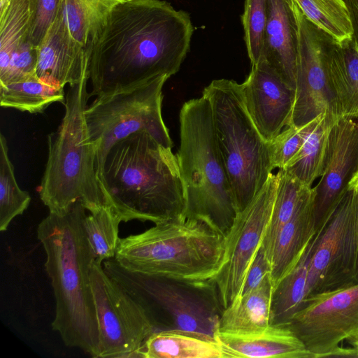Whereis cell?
<instances>
[{"instance_id": "obj_1", "label": "cell", "mask_w": 358, "mask_h": 358, "mask_svg": "<svg viewBox=\"0 0 358 358\" xmlns=\"http://www.w3.org/2000/svg\"><path fill=\"white\" fill-rule=\"evenodd\" d=\"M194 32L189 14L164 0H132L115 8L90 50L89 96L176 74Z\"/></svg>"}, {"instance_id": "obj_2", "label": "cell", "mask_w": 358, "mask_h": 358, "mask_svg": "<svg viewBox=\"0 0 358 358\" xmlns=\"http://www.w3.org/2000/svg\"><path fill=\"white\" fill-rule=\"evenodd\" d=\"M86 210L78 201L64 215L49 212L38 225L37 238L55 299L52 329L67 347L98 358L99 333L90 282L94 257L83 227Z\"/></svg>"}, {"instance_id": "obj_3", "label": "cell", "mask_w": 358, "mask_h": 358, "mask_svg": "<svg viewBox=\"0 0 358 358\" xmlns=\"http://www.w3.org/2000/svg\"><path fill=\"white\" fill-rule=\"evenodd\" d=\"M97 178L122 222L156 224L184 214V186L177 157L146 131L115 143Z\"/></svg>"}, {"instance_id": "obj_4", "label": "cell", "mask_w": 358, "mask_h": 358, "mask_svg": "<svg viewBox=\"0 0 358 358\" xmlns=\"http://www.w3.org/2000/svg\"><path fill=\"white\" fill-rule=\"evenodd\" d=\"M89 75L70 85L65 112L56 131L48 136V155L39 196L50 213L64 215L80 201L94 213L110 207L96 173V149L89 139L85 110Z\"/></svg>"}, {"instance_id": "obj_5", "label": "cell", "mask_w": 358, "mask_h": 358, "mask_svg": "<svg viewBox=\"0 0 358 358\" xmlns=\"http://www.w3.org/2000/svg\"><path fill=\"white\" fill-rule=\"evenodd\" d=\"M179 117L180 143L176 157L184 186L183 215L205 222L225 237L238 213L209 101L202 94L186 101Z\"/></svg>"}, {"instance_id": "obj_6", "label": "cell", "mask_w": 358, "mask_h": 358, "mask_svg": "<svg viewBox=\"0 0 358 358\" xmlns=\"http://www.w3.org/2000/svg\"><path fill=\"white\" fill-rule=\"evenodd\" d=\"M224 237L205 222L180 215L120 238L115 261L131 271L189 280L213 279Z\"/></svg>"}, {"instance_id": "obj_7", "label": "cell", "mask_w": 358, "mask_h": 358, "mask_svg": "<svg viewBox=\"0 0 358 358\" xmlns=\"http://www.w3.org/2000/svg\"><path fill=\"white\" fill-rule=\"evenodd\" d=\"M202 94L210 104L217 143L238 213L259 193L274 169L270 143L262 136L247 110L241 84L214 80Z\"/></svg>"}, {"instance_id": "obj_8", "label": "cell", "mask_w": 358, "mask_h": 358, "mask_svg": "<svg viewBox=\"0 0 358 358\" xmlns=\"http://www.w3.org/2000/svg\"><path fill=\"white\" fill-rule=\"evenodd\" d=\"M102 264L106 273L143 306L155 331H182L215 339L224 307L213 279L189 280L134 272L114 258Z\"/></svg>"}, {"instance_id": "obj_9", "label": "cell", "mask_w": 358, "mask_h": 358, "mask_svg": "<svg viewBox=\"0 0 358 358\" xmlns=\"http://www.w3.org/2000/svg\"><path fill=\"white\" fill-rule=\"evenodd\" d=\"M169 78L158 76L96 96L85 110L89 139L96 149V173L110 148L141 131L171 148L173 142L162 114V88Z\"/></svg>"}, {"instance_id": "obj_10", "label": "cell", "mask_w": 358, "mask_h": 358, "mask_svg": "<svg viewBox=\"0 0 358 358\" xmlns=\"http://www.w3.org/2000/svg\"><path fill=\"white\" fill-rule=\"evenodd\" d=\"M317 235L305 298L358 285V191L347 192Z\"/></svg>"}, {"instance_id": "obj_11", "label": "cell", "mask_w": 358, "mask_h": 358, "mask_svg": "<svg viewBox=\"0 0 358 358\" xmlns=\"http://www.w3.org/2000/svg\"><path fill=\"white\" fill-rule=\"evenodd\" d=\"M90 282L99 333L98 358H140L144 341L155 331L148 312L96 260Z\"/></svg>"}, {"instance_id": "obj_12", "label": "cell", "mask_w": 358, "mask_h": 358, "mask_svg": "<svg viewBox=\"0 0 358 358\" xmlns=\"http://www.w3.org/2000/svg\"><path fill=\"white\" fill-rule=\"evenodd\" d=\"M298 24L295 101L290 125L303 126L322 113L341 118L327 62L336 41L310 21L294 2Z\"/></svg>"}, {"instance_id": "obj_13", "label": "cell", "mask_w": 358, "mask_h": 358, "mask_svg": "<svg viewBox=\"0 0 358 358\" xmlns=\"http://www.w3.org/2000/svg\"><path fill=\"white\" fill-rule=\"evenodd\" d=\"M314 358H323L345 340L358 341V285L306 297L285 324Z\"/></svg>"}, {"instance_id": "obj_14", "label": "cell", "mask_w": 358, "mask_h": 358, "mask_svg": "<svg viewBox=\"0 0 358 358\" xmlns=\"http://www.w3.org/2000/svg\"><path fill=\"white\" fill-rule=\"evenodd\" d=\"M278 185V173H271L252 201L237 213L224 237L221 266L213 278L224 308L240 294L250 264L268 224Z\"/></svg>"}, {"instance_id": "obj_15", "label": "cell", "mask_w": 358, "mask_h": 358, "mask_svg": "<svg viewBox=\"0 0 358 358\" xmlns=\"http://www.w3.org/2000/svg\"><path fill=\"white\" fill-rule=\"evenodd\" d=\"M357 171L358 118L341 117L331 130L324 171L313 187L317 229L345 195Z\"/></svg>"}, {"instance_id": "obj_16", "label": "cell", "mask_w": 358, "mask_h": 358, "mask_svg": "<svg viewBox=\"0 0 358 358\" xmlns=\"http://www.w3.org/2000/svg\"><path fill=\"white\" fill-rule=\"evenodd\" d=\"M241 85L253 122L264 139L271 142L290 125L295 90L263 59L252 65L249 76Z\"/></svg>"}, {"instance_id": "obj_17", "label": "cell", "mask_w": 358, "mask_h": 358, "mask_svg": "<svg viewBox=\"0 0 358 358\" xmlns=\"http://www.w3.org/2000/svg\"><path fill=\"white\" fill-rule=\"evenodd\" d=\"M36 51V73L45 83L64 88L89 75L90 55L71 34L62 3Z\"/></svg>"}, {"instance_id": "obj_18", "label": "cell", "mask_w": 358, "mask_h": 358, "mask_svg": "<svg viewBox=\"0 0 358 358\" xmlns=\"http://www.w3.org/2000/svg\"><path fill=\"white\" fill-rule=\"evenodd\" d=\"M294 2L266 0L267 23L261 59L295 90L298 24Z\"/></svg>"}, {"instance_id": "obj_19", "label": "cell", "mask_w": 358, "mask_h": 358, "mask_svg": "<svg viewBox=\"0 0 358 358\" xmlns=\"http://www.w3.org/2000/svg\"><path fill=\"white\" fill-rule=\"evenodd\" d=\"M317 230L312 187L275 241L269 259L273 289L297 264Z\"/></svg>"}, {"instance_id": "obj_20", "label": "cell", "mask_w": 358, "mask_h": 358, "mask_svg": "<svg viewBox=\"0 0 358 358\" xmlns=\"http://www.w3.org/2000/svg\"><path fill=\"white\" fill-rule=\"evenodd\" d=\"M216 341L224 358H314L302 341L286 326L270 324L252 334L217 332Z\"/></svg>"}, {"instance_id": "obj_21", "label": "cell", "mask_w": 358, "mask_h": 358, "mask_svg": "<svg viewBox=\"0 0 358 358\" xmlns=\"http://www.w3.org/2000/svg\"><path fill=\"white\" fill-rule=\"evenodd\" d=\"M273 291V284L269 273L258 286L236 296L224 308L219 331L245 334L259 332L267 328L271 324Z\"/></svg>"}, {"instance_id": "obj_22", "label": "cell", "mask_w": 358, "mask_h": 358, "mask_svg": "<svg viewBox=\"0 0 358 358\" xmlns=\"http://www.w3.org/2000/svg\"><path fill=\"white\" fill-rule=\"evenodd\" d=\"M327 73L341 117L358 118V46L352 37L336 41Z\"/></svg>"}, {"instance_id": "obj_23", "label": "cell", "mask_w": 358, "mask_h": 358, "mask_svg": "<svg viewBox=\"0 0 358 358\" xmlns=\"http://www.w3.org/2000/svg\"><path fill=\"white\" fill-rule=\"evenodd\" d=\"M340 118L322 113L307 124L303 145L282 169L304 185L312 187L323 173L331 130Z\"/></svg>"}, {"instance_id": "obj_24", "label": "cell", "mask_w": 358, "mask_h": 358, "mask_svg": "<svg viewBox=\"0 0 358 358\" xmlns=\"http://www.w3.org/2000/svg\"><path fill=\"white\" fill-rule=\"evenodd\" d=\"M140 358H224L212 338L182 331H156L144 341Z\"/></svg>"}, {"instance_id": "obj_25", "label": "cell", "mask_w": 358, "mask_h": 358, "mask_svg": "<svg viewBox=\"0 0 358 358\" xmlns=\"http://www.w3.org/2000/svg\"><path fill=\"white\" fill-rule=\"evenodd\" d=\"M132 0H61L71 34L90 55V50L108 16Z\"/></svg>"}, {"instance_id": "obj_26", "label": "cell", "mask_w": 358, "mask_h": 358, "mask_svg": "<svg viewBox=\"0 0 358 358\" xmlns=\"http://www.w3.org/2000/svg\"><path fill=\"white\" fill-rule=\"evenodd\" d=\"M317 237L316 232L295 267L274 287L271 324H287L300 308L306 296L308 273Z\"/></svg>"}, {"instance_id": "obj_27", "label": "cell", "mask_w": 358, "mask_h": 358, "mask_svg": "<svg viewBox=\"0 0 358 358\" xmlns=\"http://www.w3.org/2000/svg\"><path fill=\"white\" fill-rule=\"evenodd\" d=\"M37 0H0V71L30 41Z\"/></svg>"}, {"instance_id": "obj_28", "label": "cell", "mask_w": 358, "mask_h": 358, "mask_svg": "<svg viewBox=\"0 0 358 358\" xmlns=\"http://www.w3.org/2000/svg\"><path fill=\"white\" fill-rule=\"evenodd\" d=\"M63 87L44 82L37 76L24 80L0 84V104L22 112H43L55 102L65 103Z\"/></svg>"}, {"instance_id": "obj_29", "label": "cell", "mask_w": 358, "mask_h": 358, "mask_svg": "<svg viewBox=\"0 0 358 358\" xmlns=\"http://www.w3.org/2000/svg\"><path fill=\"white\" fill-rule=\"evenodd\" d=\"M277 173L278 185L275 198L262 241L268 259L278 233L291 218L304 194L312 187L304 185L283 169H279Z\"/></svg>"}, {"instance_id": "obj_30", "label": "cell", "mask_w": 358, "mask_h": 358, "mask_svg": "<svg viewBox=\"0 0 358 358\" xmlns=\"http://www.w3.org/2000/svg\"><path fill=\"white\" fill-rule=\"evenodd\" d=\"M31 201L28 192L18 185L8 156L7 141L0 134V231H6L13 220L23 214Z\"/></svg>"}, {"instance_id": "obj_31", "label": "cell", "mask_w": 358, "mask_h": 358, "mask_svg": "<svg viewBox=\"0 0 358 358\" xmlns=\"http://www.w3.org/2000/svg\"><path fill=\"white\" fill-rule=\"evenodd\" d=\"M121 222L110 207L86 215L83 227L94 260L103 263L115 258L120 239L119 227Z\"/></svg>"}, {"instance_id": "obj_32", "label": "cell", "mask_w": 358, "mask_h": 358, "mask_svg": "<svg viewBox=\"0 0 358 358\" xmlns=\"http://www.w3.org/2000/svg\"><path fill=\"white\" fill-rule=\"evenodd\" d=\"M313 24L341 43L352 37L348 9L344 0H294Z\"/></svg>"}, {"instance_id": "obj_33", "label": "cell", "mask_w": 358, "mask_h": 358, "mask_svg": "<svg viewBox=\"0 0 358 358\" xmlns=\"http://www.w3.org/2000/svg\"><path fill=\"white\" fill-rule=\"evenodd\" d=\"M242 22L248 54L252 65L261 59L267 23L266 0H245Z\"/></svg>"}, {"instance_id": "obj_34", "label": "cell", "mask_w": 358, "mask_h": 358, "mask_svg": "<svg viewBox=\"0 0 358 358\" xmlns=\"http://www.w3.org/2000/svg\"><path fill=\"white\" fill-rule=\"evenodd\" d=\"M307 124L301 127H286L270 142L272 165L274 169H284L301 149Z\"/></svg>"}, {"instance_id": "obj_35", "label": "cell", "mask_w": 358, "mask_h": 358, "mask_svg": "<svg viewBox=\"0 0 358 358\" xmlns=\"http://www.w3.org/2000/svg\"><path fill=\"white\" fill-rule=\"evenodd\" d=\"M36 47L29 41L15 50L0 71V84L18 82L36 76Z\"/></svg>"}, {"instance_id": "obj_36", "label": "cell", "mask_w": 358, "mask_h": 358, "mask_svg": "<svg viewBox=\"0 0 358 358\" xmlns=\"http://www.w3.org/2000/svg\"><path fill=\"white\" fill-rule=\"evenodd\" d=\"M61 0H37L30 41L36 47L57 16Z\"/></svg>"}, {"instance_id": "obj_37", "label": "cell", "mask_w": 358, "mask_h": 358, "mask_svg": "<svg viewBox=\"0 0 358 358\" xmlns=\"http://www.w3.org/2000/svg\"><path fill=\"white\" fill-rule=\"evenodd\" d=\"M269 273H271L270 261L261 243L250 264L239 295L258 286Z\"/></svg>"}, {"instance_id": "obj_38", "label": "cell", "mask_w": 358, "mask_h": 358, "mask_svg": "<svg viewBox=\"0 0 358 358\" xmlns=\"http://www.w3.org/2000/svg\"><path fill=\"white\" fill-rule=\"evenodd\" d=\"M348 9L352 28V38L358 46V0H344Z\"/></svg>"}, {"instance_id": "obj_39", "label": "cell", "mask_w": 358, "mask_h": 358, "mask_svg": "<svg viewBox=\"0 0 358 358\" xmlns=\"http://www.w3.org/2000/svg\"><path fill=\"white\" fill-rule=\"evenodd\" d=\"M358 357V350L355 348H344L338 347L331 352H329L325 357Z\"/></svg>"}, {"instance_id": "obj_40", "label": "cell", "mask_w": 358, "mask_h": 358, "mask_svg": "<svg viewBox=\"0 0 358 358\" xmlns=\"http://www.w3.org/2000/svg\"><path fill=\"white\" fill-rule=\"evenodd\" d=\"M350 189H355L358 191V171L353 176L352 178L351 179L349 183L348 190Z\"/></svg>"}, {"instance_id": "obj_41", "label": "cell", "mask_w": 358, "mask_h": 358, "mask_svg": "<svg viewBox=\"0 0 358 358\" xmlns=\"http://www.w3.org/2000/svg\"><path fill=\"white\" fill-rule=\"evenodd\" d=\"M358 350V341L352 344Z\"/></svg>"}]
</instances>
